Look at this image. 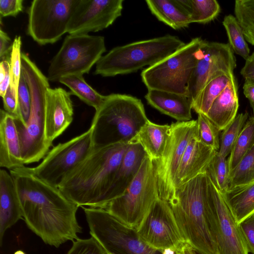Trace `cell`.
I'll use <instances>...</instances> for the list:
<instances>
[{"label": "cell", "mask_w": 254, "mask_h": 254, "mask_svg": "<svg viewBox=\"0 0 254 254\" xmlns=\"http://www.w3.org/2000/svg\"><path fill=\"white\" fill-rule=\"evenodd\" d=\"M28 228L47 245L59 248L78 239L82 232L76 218L79 207L56 186L37 177L23 165L9 170Z\"/></svg>", "instance_id": "6da1fadb"}, {"label": "cell", "mask_w": 254, "mask_h": 254, "mask_svg": "<svg viewBox=\"0 0 254 254\" xmlns=\"http://www.w3.org/2000/svg\"><path fill=\"white\" fill-rule=\"evenodd\" d=\"M168 202L185 242L199 254H218L214 202L206 173L178 188Z\"/></svg>", "instance_id": "7a4b0ae2"}, {"label": "cell", "mask_w": 254, "mask_h": 254, "mask_svg": "<svg viewBox=\"0 0 254 254\" xmlns=\"http://www.w3.org/2000/svg\"><path fill=\"white\" fill-rule=\"evenodd\" d=\"M129 144L93 147L58 188L78 207L103 208L107 192Z\"/></svg>", "instance_id": "3957f363"}, {"label": "cell", "mask_w": 254, "mask_h": 254, "mask_svg": "<svg viewBox=\"0 0 254 254\" xmlns=\"http://www.w3.org/2000/svg\"><path fill=\"white\" fill-rule=\"evenodd\" d=\"M148 120L140 99L127 94L106 95L90 127L93 146L129 144Z\"/></svg>", "instance_id": "277c9868"}, {"label": "cell", "mask_w": 254, "mask_h": 254, "mask_svg": "<svg viewBox=\"0 0 254 254\" xmlns=\"http://www.w3.org/2000/svg\"><path fill=\"white\" fill-rule=\"evenodd\" d=\"M21 59L22 73L31 95V110L25 126L15 122L25 165L43 159L51 147L45 136V92L50 87L47 77L27 55L22 53Z\"/></svg>", "instance_id": "5b68a950"}, {"label": "cell", "mask_w": 254, "mask_h": 254, "mask_svg": "<svg viewBox=\"0 0 254 254\" xmlns=\"http://www.w3.org/2000/svg\"><path fill=\"white\" fill-rule=\"evenodd\" d=\"M185 44L177 36L168 34L118 46L102 56L94 73L112 77L134 72L157 64Z\"/></svg>", "instance_id": "8992f818"}, {"label": "cell", "mask_w": 254, "mask_h": 254, "mask_svg": "<svg viewBox=\"0 0 254 254\" xmlns=\"http://www.w3.org/2000/svg\"><path fill=\"white\" fill-rule=\"evenodd\" d=\"M91 237L108 254H176L172 250L151 248L136 229L121 222L101 208L82 207Z\"/></svg>", "instance_id": "52a82bcc"}, {"label": "cell", "mask_w": 254, "mask_h": 254, "mask_svg": "<svg viewBox=\"0 0 254 254\" xmlns=\"http://www.w3.org/2000/svg\"><path fill=\"white\" fill-rule=\"evenodd\" d=\"M159 197L152 161L147 155L123 194L112 200L103 209L136 229Z\"/></svg>", "instance_id": "ba28073f"}, {"label": "cell", "mask_w": 254, "mask_h": 254, "mask_svg": "<svg viewBox=\"0 0 254 254\" xmlns=\"http://www.w3.org/2000/svg\"><path fill=\"white\" fill-rule=\"evenodd\" d=\"M203 39L193 38L173 54L141 73L148 89H156L187 96V86L197 62Z\"/></svg>", "instance_id": "9c48e42d"}, {"label": "cell", "mask_w": 254, "mask_h": 254, "mask_svg": "<svg viewBox=\"0 0 254 254\" xmlns=\"http://www.w3.org/2000/svg\"><path fill=\"white\" fill-rule=\"evenodd\" d=\"M106 51L103 36L69 34L52 59L47 77L55 82L67 75L88 73Z\"/></svg>", "instance_id": "30bf717a"}, {"label": "cell", "mask_w": 254, "mask_h": 254, "mask_svg": "<svg viewBox=\"0 0 254 254\" xmlns=\"http://www.w3.org/2000/svg\"><path fill=\"white\" fill-rule=\"evenodd\" d=\"M199 137L197 120L170 125L166 144L161 157L152 161L160 197L168 201L175 192V181L182 156L190 141Z\"/></svg>", "instance_id": "8fae6325"}, {"label": "cell", "mask_w": 254, "mask_h": 254, "mask_svg": "<svg viewBox=\"0 0 254 254\" xmlns=\"http://www.w3.org/2000/svg\"><path fill=\"white\" fill-rule=\"evenodd\" d=\"M78 0H34L28 8L27 34L40 45L53 44L67 33Z\"/></svg>", "instance_id": "7c38bea8"}, {"label": "cell", "mask_w": 254, "mask_h": 254, "mask_svg": "<svg viewBox=\"0 0 254 254\" xmlns=\"http://www.w3.org/2000/svg\"><path fill=\"white\" fill-rule=\"evenodd\" d=\"M93 147L89 127L81 134L54 146L40 164L32 168V171L42 180L58 187L63 178L85 158Z\"/></svg>", "instance_id": "4fadbf2b"}, {"label": "cell", "mask_w": 254, "mask_h": 254, "mask_svg": "<svg viewBox=\"0 0 254 254\" xmlns=\"http://www.w3.org/2000/svg\"><path fill=\"white\" fill-rule=\"evenodd\" d=\"M236 67V58L229 44L203 40L187 86V96L192 105L211 78L220 73H233Z\"/></svg>", "instance_id": "5bb4252c"}, {"label": "cell", "mask_w": 254, "mask_h": 254, "mask_svg": "<svg viewBox=\"0 0 254 254\" xmlns=\"http://www.w3.org/2000/svg\"><path fill=\"white\" fill-rule=\"evenodd\" d=\"M136 231L145 243L158 250L175 252L185 243L168 202L160 197L153 203Z\"/></svg>", "instance_id": "9a60e30c"}, {"label": "cell", "mask_w": 254, "mask_h": 254, "mask_svg": "<svg viewBox=\"0 0 254 254\" xmlns=\"http://www.w3.org/2000/svg\"><path fill=\"white\" fill-rule=\"evenodd\" d=\"M123 0H78L68 24L69 34H88L108 28L122 15Z\"/></svg>", "instance_id": "2e32d148"}, {"label": "cell", "mask_w": 254, "mask_h": 254, "mask_svg": "<svg viewBox=\"0 0 254 254\" xmlns=\"http://www.w3.org/2000/svg\"><path fill=\"white\" fill-rule=\"evenodd\" d=\"M214 202L213 224L218 254H249L239 224L221 193L210 179Z\"/></svg>", "instance_id": "e0dca14e"}, {"label": "cell", "mask_w": 254, "mask_h": 254, "mask_svg": "<svg viewBox=\"0 0 254 254\" xmlns=\"http://www.w3.org/2000/svg\"><path fill=\"white\" fill-rule=\"evenodd\" d=\"M71 94L61 87H49L45 92V136L51 146L73 121Z\"/></svg>", "instance_id": "ac0fdd59"}, {"label": "cell", "mask_w": 254, "mask_h": 254, "mask_svg": "<svg viewBox=\"0 0 254 254\" xmlns=\"http://www.w3.org/2000/svg\"><path fill=\"white\" fill-rule=\"evenodd\" d=\"M216 151L201 142L199 137L192 139L186 148L177 170L175 191L190 180L206 172Z\"/></svg>", "instance_id": "d6986e66"}, {"label": "cell", "mask_w": 254, "mask_h": 254, "mask_svg": "<svg viewBox=\"0 0 254 254\" xmlns=\"http://www.w3.org/2000/svg\"><path fill=\"white\" fill-rule=\"evenodd\" d=\"M147 155L140 144H129L107 192L103 208L112 200L123 194L136 176Z\"/></svg>", "instance_id": "ffe728a7"}, {"label": "cell", "mask_w": 254, "mask_h": 254, "mask_svg": "<svg viewBox=\"0 0 254 254\" xmlns=\"http://www.w3.org/2000/svg\"><path fill=\"white\" fill-rule=\"evenodd\" d=\"M24 165L14 117L0 111V166L9 170Z\"/></svg>", "instance_id": "44dd1931"}, {"label": "cell", "mask_w": 254, "mask_h": 254, "mask_svg": "<svg viewBox=\"0 0 254 254\" xmlns=\"http://www.w3.org/2000/svg\"><path fill=\"white\" fill-rule=\"evenodd\" d=\"M22 218L15 184L10 173L0 170V246L5 231Z\"/></svg>", "instance_id": "7402d4cb"}, {"label": "cell", "mask_w": 254, "mask_h": 254, "mask_svg": "<svg viewBox=\"0 0 254 254\" xmlns=\"http://www.w3.org/2000/svg\"><path fill=\"white\" fill-rule=\"evenodd\" d=\"M145 98L150 106L178 122L189 121L191 119L192 103L185 95L148 89Z\"/></svg>", "instance_id": "603a6c76"}, {"label": "cell", "mask_w": 254, "mask_h": 254, "mask_svg": "<svg viewBox=\"0 0 254 254\" xmlns=\"http://www.w3.org/2000/svg\"><path fill=\"white\" fill-rule=\"evenodd\" d=\"M238 91L235 77L215 99L205 115L220 131L223 130L237 116L239 106Z\"/></svg>", "instance_id": "cb8c5ba5"}, {"label": "cell", "mask_w": 254, "mask_h": 254, "mask_svg": "<svg viewBox=\"0 0 254 254\" xmlns=\"http://www.w3.org/2000/svg\"><path fill=\"white\" fill-rule=\"evenodd\" d=\"M147 5L159 21L175 30L191 23L190 16L181 0H147Z\"/></svg>", "instance_id": "d4e9b609"}, {"label": "cell", "mask_w": 254, "mask_h": 254, "mask_svg": "<svg viewBox=\"0 0 254 254\" xmlns=\"http://www.w3.org/2000/svg\"><path fill=\"white\" fill-rule=\"evenodd\" d=\"M169 128L170 125H158L148 120L129 143L140 144L152 161L157 160L163 153Z\"/></svg>", "instance_id": "484cf974"}, {"label": "cell", "mask_w": 254, "mask_h": 254, "mask_svg": "<svg viewBox=\"0 0 254 254\" xmlns=\"http://www.w3.org/2000/svg\"><path fill=\"white\" fill-rule=\"evenodd\" d=\"M222 195L238 224L254 215V181L228 189Z\"/></svg>", "instance_id": "4316f807"}, {"label": "cell", "mask_w": 254, "mask_h": 254, "mask_svg": "<svg viewBox=\"0 0 254 254\" xmlns=\"http://www.w3.org/2000/svg\"><path fill=\"white\" fill-rule=\"evenodd\" d=\"M235 77L234 73L222 72L211 78L192 104V109L198 114L205 115L215 99Z\"/></svg>", "instance_id": "83f0119b"}, {"label": "cell", "mask_w": 254, "mask_h": 254, "mask_svg": "<svg viewBox=\"0 0 254 254\" xmlns=\"http://www.w3.org/2000/svg\"><path fill=\"white\" fill-rule=\"evenodd\" d=\"M58 82L68 87L72 94L93 107L95 110L100 107L105 99L106 96L101 95L90 86L85 81L83 75H67L60 78Z\"/></svg>", "instance_id": "f1b7e54d"}, {"label": "cell", "mask_w": 254, "mask_h": 254, "mask_svg": "<svg viewBox=\"0 0 254 254\" xmlns=\"http://www.w3.org/2000/svg\"><path fill=\"white\" fill-rule=\"evenodd\" d=\"M190 16L191 23L205 24L214 20L221 7L216 0H181Z\"/></svg>", "instance_id": "f546056e"}, {"label": "cell", "mask_w": 254, "mask_h": 254, "mask_svg": "<svg viewBox=\"0 0 254 254\" xmlns=\"http://www.w3.org/2000/svg\"><path fill=\"white\" fill-rule=\"evenodd\" d=\"M222 24L228 36V44L233 52L246 60L250 56V50L245 38L243 30L237 18L232 14L226 15Z\"/></svg>", "instance_id": "4dcf8cb0"}, {"label": "cell", "mask_w": 254, "mask_h": 254, "mask_svg": "<svg viewBox=\"0 0 254 254\" xmlns=\"http://www.w3.org/2000/svg\"><path fill=\"white\" fill-rule=\"evenodd\" d=\"M254 145V116L250 117L247 121L227 159L230 172L237 166L244 155Z\"/></svg>", "instance_id": "1f68e13d"}, {"label": "cell", "mask_w": 254, "mask_h": 254, "mask_svg": "<svg viewBox=\"0 0 254 254\" xmlns=\"http://www.w3.org/2000/svg\"><path fill=\"white\" fill-rule=\"evenodd\" d=\"M206 173L222 194L228 190L230 169L226 157L216 151L206 169Z\"/></svg>", "instance_id": "d6a6232c"}, {"label": "cell", "mask_w": 254, "mask_h": 254, "mask_svg": "<svg viewBox=\"0 0 254 254\" xmlns=\"http://www.w3.org/2000/svg\"><path fill=\"white\" fill-rule=\"evenodd\" d=\"M253 181L254 145L244 155L237 166L230 172L228 189L248 184Z\"/></svg>", "instance_id": "836d02e7"}, {"label": "cell", "mask_w": 254, "mask_h": 254, "mask_svg": "<svg viewBox=\"0 0 254 254\" xmlns=\"http://www.w3.org/2000/svg\"><path fill=\"white\" fill-rule=\"evenodd\" d=\"M248 118L245 112L236 116L234 120L223 130L220 139L219 153L226 157L233 150L238 138Z\"/></svg>", "instance_id": "e575fe53"}, {"label": "cell", "mask_w": 254, "mask_h": 254, "mask_svg": "<svg viewBox=\"0 0 254 254\" xmlns=\"http://www.w3.org/2000/svg\"><path fill=\"white\" fill-rule=\"evenodd\" d=\"M197 124L200 141L218 151L220 148V130L206 115L198 114Z\"/></svg>", "instance_id": "d590c367"}, {"label": "cell", "mask_w": 254, "mask_h": 254, "mask_svg": "<svg viewBox=\"0 0 254 254\" xmlns=\"http://www.w3.org/2000/svg\"><path fill=\"white\" fill-rule=\"evenodd\" d=\"M21 45V36H16L13 41L9 61L11 78L10 87L17 99L18 87L22 72Z\"/></svg>", "instance_id": "8d00e7d4"}, {"label": "cell", "mask_w": 254, "mask_h": 254, "mask_svg": "<svg viewBox=\"0 0 254 254\" xmlns=\"http://www.w3.org/2000/svg\"><path fill=\"white\" fill-rule=\"evenodd\" d=\"M18 115L15 120L25 126L31 110V95L27 84L21 72L17 90Z\"/></svg>", "instance_id": "74e56055"}, {"label": "cell", "mask_w": 254, "mask_h": 254, "mask_svg": "<svg viewBox=\"0 0 254 254\" xmlns=\"http://www.w3.org/2000/svg\"><path fill=\"white\" fill-rule=\"evenodd\" d=\"M235 16L243 29L254 28V0H237Z\"/></svg>", "instance_id": "f35d334b"}, {"label": "cell", "mask_w": 254, "mask_h": 254, "mask_svg": "<svg viewBox=\"0 0 254 254\" xmlns=\"http://www.w3.org/2000/svg\"><path fill=\"white\" fill-rule=\"evenodd\" d=\"M72 242L67 254H108L92 237L84 239L78 238Z\"/></svg>", "instance_id": "ab89813d"}, {"label": "cell", "mask_w": 254, "mask_h": 254, "mask_svg": "<svg viewBox=\"0 0 254 254\" xmlns=\"http://www.w3.org/2000/svg\"><path fill=\"white\" fill-rule=\"evenodd\" d=\"M249 253L254 254V215L240 224Z\"/></svg>", "instance_id": "60d3db41"}, {"label": "cell", "mask_w": 254, "mask_h": 254, "mask_svg": "<svg viewBox=\"0 0 254 254\" xmlns=\"http://www.w3.org/2000/svg\"><path fill=\"white\" fill-rule=\"evenodd\" d=\"M23 0H0V14L1 17H15L23 9Z\"/></svg>", "instance_id": "b9f144b4"}, {"label": "cell", "mask_w": 254, "mask_h": 254, "mask_svg": "<svg viewBox=\"0 0 254 254\" xmlns=\"http://www.w3.org/2000/svg\"><path fill=\"white\" fill-rule=\"evenodd\" d=\"M13 41L6 33L0 30V59L1 61H10Z\"/></svg>", "instance_id": "7bdbcfd3"}, {"label": "cell", "mask_w": 254, "mask_h": 254, "mask_svg": "<svg viewBox=\"0 0 254 254\" xmlns=\"http://www.w3.org/2000/svg\"><path fill=\"white\" fill-rule=\"evenodd\" d=\"M4 110L17 118L18 115V100L13 94L11 88L8 87L5 95L2 98Z\"/></svg>", "instance_id": "ee69618b"}, {"label": "cell", "mask_w": 254, "mask_h": 254, "mask_svg": "<svg viewBox=\"0 0 254 254\" xmlns=\"http://www.w3.org/2000/svg\"><path fill=\"white\" fill-rule=\"evenodd\" d=\"M245 65L240 71V73L245 79L254 80V52L246 60Z\"/></svg>", "instance_id": "f6af8a7d"}, {"label": "cell", "mask_w": 254, "mask_h": 254, "mask_svg": "<svg viewBox=\"0 0 254 254\" xmlns=\"http://www.w3.org/2000/svg\"><path fill=\"white\" fill-rule=\"evenodd\" d=\"M6 73L3 78L0 80V95L3 98L5 95L10 84V63L7 61H4Z\"/></svg>", "instance_id": "bcb514c9"}, {"label": "cell", "mask_w": 254, "mask_h": 254, "mask_svg": "<svg viewBox=\"0 0 254 254\" xmlns=\"http://www.w3.org/2000/svg\"><path fill=\"white\" fill-rule=\"evenodd\" d=\"M243 91L245 97L249 101L251 108L254 110V80L245 79Z\"/></svg>", "instance_id": "7dc6e473"}, {"label": "cell", "mask_w": 254, "mask_h": 254, "mask_svg": "<svg viewBox=\"0 0 254 254\" xmlns=\"http://www.w3.org/2000/svg\"><path fill=\"white\" fill-rule=\"evenodd\" d=\"M175 253L176 254H196V251L186 242L180 246Z\"/></svg>", "instance_id": "c3c4849f"}, {"label": "cell", "mask_w": 254, "mask_h": 254, "mask_svg": "<svg viewBox=\"0 0 254 254\" xmlns=\"http://www.w3.org/2000/svg\"><path fill=\"white\" fill-rule=\"evenodd\" d=\"M243 30L246 41L254 46V28H249Z\"/></svg>", "instance_id": "681fc988"}, {"label": "cell", "mask_w": 254, "mask_h": 254, "mask_svg": "<svg viewBox=\"0 0 254 254\" xmlns=\"http://www.w3.org/2000/svg\"><path fill=\"white\" fill-rule=\"evenodd\" d=\"M14 254H26L22 250H18L16 251Z\"/></svg>", "instance_id": "f907efd6"}]
</instances>
